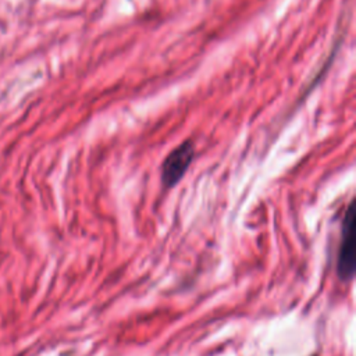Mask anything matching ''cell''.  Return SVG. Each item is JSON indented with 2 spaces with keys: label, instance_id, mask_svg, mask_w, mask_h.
<instances>
[{
  "label": "cell",
  "instance_id": "6da1fadb",
  "mask_svg": "<svg viewBox=\"0 0 356 356\" xmlns=\"http://www.w3.org/2000/svg\"><path fill=\"white\" fill-rule=\"evenodd\" d=\"M337 273L342 281L352 280L355 274V207L349 203L343 217L341 242L337 260Z\"/></svg>",
  "mask_w": 356,
  "mask_h": 356
},
{
  "label": "cell",
  "instance_id": "7a4b0ae2",
  "mask_svg": "<svg viewBox=\"0 0 356 356\" xmlns=\"http://www.w3.org/2000/svg\"><path fill=\"white\" fill-rule=\"evenodd\" d=\"M195 154V147L192 142L185 140L178 147H175L164 160L161 167V179L167 186H174L186 172Z\"/></svg>",
  "mask_w": 356,
  "mask_h": 356
}]
</instances>
